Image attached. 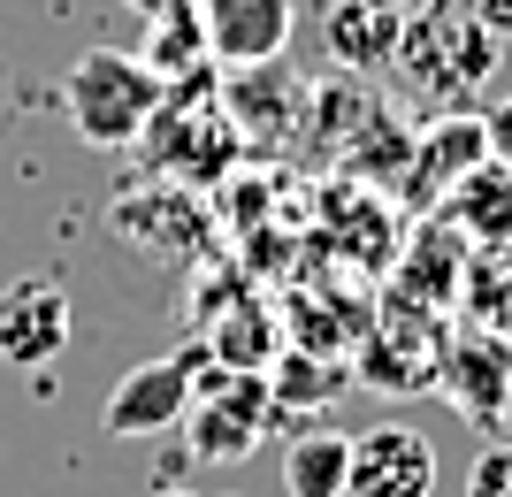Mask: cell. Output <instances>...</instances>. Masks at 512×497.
Here are the masks:
<instances>
[{
  "mask_svg": "<svg viewBox=\"0 0 512 497\" xmlns=\"http://www.w3.org/2000/svg\"><path fill=\"white\" fill-rule=\"evenodd\" d=\"M138 153H146V169L161 176V184L199 192V184L237 176V161H245L253 146L237 138V123H230V108H222L214 77H184V85H169V92H161V108L146 115Z\"/></svg>",
  "mask_w": 512,
  "mask_h": 497,
  "instance_id": "cell-1",
  "label": "cell"
},
{
  "mask_svg": "<svg viewBox=\"0 0 512 497\" xmlns=\"http://www.w3.org/2000/svg\"><path fill=\"white\" fill-rule=\"evenodd\" d=\"M497 62H505V39H497V31L474 16V8H451V0H436V8L406 16L398 54H390V69H398V77L421 92L428 108H444V115L490 85Z\"/></svg>",
  "mask_w": 512,
  "mask_h": 497,
  "instance_id": "cell-2",
  "label": "cell"
},
{
  "mask_svg": "<svg viewBox=\"0 0 512 497\" xmlns=\"http://www.w3.org/2000/svg\"><path fill=\"white\" fill-rule=\"evenodd\" d=\"M161 92L169 85H161L138 54H123V46H85L62 77V108H69V130H77L85 146L123 153V146H138V130L161 108Z\"/></svg>",
  "mask_w": 512,
  "mask_h": 497,
  "instance_id": "cell-3",
  "label": "cell"
},
{
  "mask_svg": "<svg viewBox=\"0 0 512 497\" xmlns=\"http://www.w3.org/2000/svg\"><path fill=\"white\" fill-rule=\"evenodd\" d=\"M268 421H276V398H268V375L253 368H199V390L184 406V444L207 467H245V459L268 444Z\"/></svg>",
  "mask_w": 512,
  "mask_h": 497,
  "instance_id": "cell-4",
  "label": "cell"
},
{
  "mask_svg": "<svg viewBox=\"0 0 512 497\" xmlns=\"http://www.w3.org/2000/svg\"><path fill=\"white\" fill-rule=\"evenodd\" d=\"M428 390H444L474 429H497L512 406V337L490 322H444V337H436V383Z\"/></svg>",
  "mask_w": 512,
  "mask_h": 497,
  "instance_id": "cell-5",
  "label": "cell"
},
{
  "mask_svg": "<svg viewBox=\"0 0 512 497\" xmlns=\"http://www.w3.org/2000/svg\"><path fill=\"white\" fill-rule=\"evenodd\" d=\"M207 360H214L207 345H184V352H169V360H146V368H130L123 383L107 390L100 429H107V436H169L176 421H184V406H192L199 368H207Z\"/></svg>",
  "mask_w": 512,
  "mask_h": 497,
  "instance_id": "cell-6",
  "label": "cell"
},
{
  "mask_svg": "<svg viewBox=\"0 0 512 497\" xmlns=\"http://www.w3.org/2000/svg\"><path fill=\"white\" fill-rule=\"evenodd\" d=\"M222 108H230V123H237L245 146H291L299 123H306V77L291 69V54H276V62H245V69H230Z\"/></svg>",
  "mask_w": 512,
  "mask_h": 497,
  "instance_id": "cell-7",
  "label": "cell"
},
{
  "mask_svg": "<svg viewBox=\"0 0 512 497\" xmlns=\"http://www.w3.org/2000/svg\"><path fill=\"white\" fill-rule=\"evenodd\" d=\"M344 497H436V444L413 421H383V429L352 436Z\"/></svg>",
  "mask_w": 512,
  "mask_h": 497,
  "instance_id": "cell-8",
  "label": "cell"
},
{
  "mask_svg": "<svg viewBox=\"0 0 512 497\" xmlns=\"http://www.w3.org/2000/svg\"><path fill=\"white\" fill-rule=\"evenodd\" d=\"M115 238H130L153 260H192V253H207L214 222H207V207H199L184 184H161V176H153L146 192L115 199Z\"/></svg>",
  "mask_w": 512,
  "mask_h": 497,
  "instance_id": "cell-9",
  "label": "cell"
},
{
  "mask_svg": "<svg viewBox=\"0 0 512 497\" xmlns=\"http://www.w3.org/2000/svg\"><path fill=\"white\" fill-rule=\"evenodd\" d=\"M199 31H207V62L245 69V62H276L291 54L299 31V0H192Z\"/></svg>",
  "mask_w": 512,
  "mask_h": 497,
  "instance_id": "cell-10",
  "label": "cell"
},
{
  "mask_svg": "<svg viewBox=\"0 0 512 497\" xmlns=\"http://www.w3.org/2000/svg\"><path fill=\"white\" fill-rule=\"evenodd\" d=\"M474 161H490V146H482V115H428V130L413 138V161H406V176H398V192L390 199H406L413 215H436V199L459 184V176L474 169Z\"/></svg>",
  "mask_w": 512,
  "mask_h": 497,
  "instance_id": "cell-11",
  "label": "cell"
},
{
  "mask_svg": "<svg viewBox=\"0 0 512 497\" xmlns=\"http://www.w3.org/2000/svg\"><path fill=\"white\" fill-rule=\"evenodd\" d=\"M69 299L62 283L46 276H23V283H0V360L8 368H46L69 352Z\"/></svg>",
  "mask_w": 512,
  "mask_h": 497,
  "instance_id": "cell-12",
  "label": "cell"
},
{
  "mask_svg": "<svg viewBox=\"0 0 512 497\" xmlns=\"http://www.w3.org/2000/svg\"><path fill=\"white\" fill-rule=\"evenodd\" d=\"M467 253H474V245L459 238L444 215H428L421 230L390 253V268H398V299L428 306V314H451V306H459V283H467Z\"/></svg>",
  "mask_w": 512,
  "mask_h": 497,
  "instance_id": "cell-13",
  "label": "cell"
},
{
  "mask_svg": "<svg viewBox=\"0 0 512 497\" xmlns=\"http://www.w3.org/2000/svg\"><path fill=\"white\" fill-rule=\"evenodd\" d=\"M436 215L467 245H512V169L505 161H474V169L436 199Z\"/></svg>",
  "mask_w": 512,
  "mask_h": 497,
  "instance_id": "cell-14",
  "label": "cell"
},
{
  "mask_svg": "<svg viewBox=\"0 0 512 497\" xmlns=\"http://www.w3.org/2000/svg\"><path fill=\"white\" fill-rule=\"evenodd\" d=\"M398 31H406V16L390 0H329L321 8V39H329V54L344 69H390Z\"/></svg>",
  "mask_w": 512,
  "mask_h": 497,
  "instance_id": "cell-15",
  "label": "cell"
},
{
  "mask_svg": "<svg viewBox=\"0 0 512 497\" xmlns=\"http://www.w3.org/2000/svg\"><path fill=\"white\" fill-rule=\"evenodd\" d=\"M199 345L222 360V368H268L283 352V322H276V299H222V314H214V337H199Z\"/></svg>",
  "mask_w": 512,
  "mask_h": 497,
  "instance_id": "cell-16",
  "label": "cell"
},
{
  "mask_svg": "<svg viewBox=\"0 0 512 497\" xmlns=\"http://www.w3.org/2000/svg\"><path fill=\"white\" fill-rule=\"evenodd\" d=\"M138 62H146L161 85H184V77H207V69H214L192 0H169L161 16H146V54H138Z\"/></svg>",
  "mask_w": 512,
  "mask_h": 497,
  "instance_id": "cell-17",
  "label": "cell"
},
{
  "mask_svg": "<svg viewBox=\"0 0 512 497\" xmlns=\"http://www.w3.org/2000/svg\"><path fill=\"white\" fill-rule=\"evenodd\" d=\"M344 467H352L344 429H299L283 444V490L291 497H344Z\"/></svg>",
  "mask_w": 512,
  "mask_h": 497,
  "instance_id": "cell-18",
  "label": "cell"
},
{
  "mask_svg": "<svg viewBox=\"0 0 512 497\" xmlns=\"http://www.w3.org/2000/svg\"><path fill=\"white\" fill-rule=\"evenodd\" d=\"M268 398H276V413H321L329 398H337L344 383H352V368H337V360H321V352H276L268 360Z\"/></svg>",
  "mask_w": 512,
  "mask_h": 497,
  "instance_id": "cell-19",
  "label": "cell"
},
{
  "mask_svg": "<svg viewBox=\"0 0 512 497\" xmlns=\"http://www.w3.org/2000/svg\"><path fill=\"white\" fill-rule=\"evenodd\" d=\"M459 306H467L474 322H490V329L512 322V245H474V253H467Z\"/></svg>",
  "mask_w": 512,
  "mask_h": 497,
  "instance_id": "cell-20",
  "label": "cell"
},
{
  "mask_svg": "<svg viewBox=\"0 0 512 497\" xmlns=\"http://www.w3.org/2000/svg\"><path fill=\"white\" fill-rule=\"evenodd\" d=\"M467 497H512V444H490V452H474V467H467Z\"/></svg>",
  "mask_w": 512,
  "mask_h": 497,
  "instance_id": "cell-21",
  "label": "cell"
},
{
  "mask_svg": "<svg viewBox=\"0 0 512 497\" xmlns=\"http://www.w3.org/2000/svg\"><path fill=\"white\" fill-rule=\"evenodd\" d=\"M474 115H482V146H490V161L512 169V100H490V108H474Z\"/></svg>",
  "mask_w": 512,
  "mask_h": 497,
  "instance_id": "cell-22",
  "label": "cell"
},
{
  "mask_svg": "<svg viewBox=\"0 0 512 497\" xmlns=\"http://www.w3.org/2000/svg\"><path fill=\"white\" fill-rule=\"evenodd\" d=\"M474 16H482V23H490V31H497V39H505V31H512V0H474Z\"/></svg>",
  "mask_w": 512,
  "mask_h": 497,
  "instance_id": "cell-23",
  "label": "cell"
},
{
  "mask_svg": "<svg viewBox=\"0 0 512 497\" xmlns=\"http://www.w3.org/2000/svg\"><path fill=\"white\" fill-rule=\"evenodd\" d=\"M115 8H130V16L146 23V16H161V8H169V0H115Z\"/></svg>",
  "mask_w": 512,
  "mask_h": 497,
  "instance_id": "cell-24",
  "label": "cell"
},
{
  "mask_svg": "<svg viewBox=\"0 0 512 497\" xmlns=\"http://www.w3.org/2000/svg\"><path fill=\"white\" fill-rule=\"evenodd\" d=\"M390 8H398V16H421V8H436V0H390Z\"/></svg>",
  "mask_w": 512,
  "mask_h": 497,
  "instance_id": "cell-25",
  "label": "cell"
},
{
  "mask_svg": "<svg viewBox=\"0 0 512 497\" xmlns=\"http://www.w3.org/2000/svg\"><path fill=\"white\" fill-rule=\"evenodd\" d=\"M153 497H199V490H184V482H169V490H153Z\"/></svg>",
  "mask_w": 512,
  "mask_h": 497,
  "instance_id": "cell-26",
  "label": "cell"
}]
</instances>
